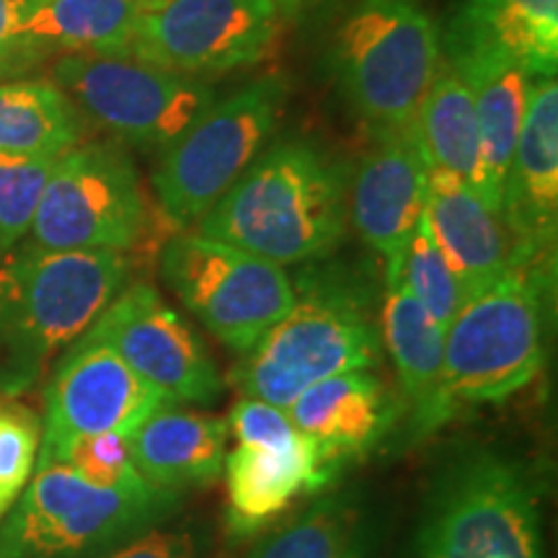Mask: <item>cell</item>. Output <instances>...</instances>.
Segmentation results:
<instances>
[{
	"mask_svg": "<svg viewBox=\"0 0 558 558\" xmlns=\"http://www.w3.org/2000/svg\"><path fill=\"white\" fill-rule=\"evenodd\" d=\"M352 169L311 140H284L262 153L197 222L279 267L329 256L349 228Z\"/></svg>",
	"mask_w": 558,
	"mask_h": 558,
	"instance_id": "1",
	"label": "cell"
},
{
	"mask_svg": "<svg viewBox=\"0 0 558 558\" xmlns=\"http://www.w3.org/2000/svg\"><path fill=\"white\" fill-rule=\"evenodd\" d=\"M399 558H550L541 473L499 445L452 450L424 486Z\"/></svg>",
	"mask_w": 558,
	"mask_h": 558,
	"instance_id": "2",
	"label": "cell"
},
{
	"mask_svg": "<svg viewBox=\"0 0 558 558\" xmlns=\"http://www.w3.org/2000/svg\"><path fill=\"white\" fill-rule=\"evenodd\" d=\"M130 277L128 254L21 243L0 259V393H26Z\"/></svg>",
	"mask_w": 558,
	"mask_h": 558,
	"instance_id": "3",
	"label": "cell"
},
{
	"mask_svg": "<svg viewBox=\"0 0 558 558\" xmlns=\"http://www.w3.org/2000/svg\"><path fill=\"white\" fill-rule=\"evenodd\" d=\"M556 262L512 267L445 329L435 435L465 409L512 399L546 369Z\"/></svg>",
	"mask_w": 558,
	"mask_h": 558,
	"instance_id": "4",
	"label": "cell"
},
{
	"mask_svg": "<svg viewBox=\"0 0 558 558\" xmlns=\"http://www.w3.org/2000/svg\"><path fill=\"white\" fill-rule=\"evenodd\" d=\"M329 62L347 104L375 135L401 132L442 68V29L427 0H357L333 32Z\"/></svg>",
	"mask_w": 558,
	"mask_h": 558,
	"instance_id": "5",
	"label": "cell"
},
{
	"mask_svg": "<svg viewBox=\"0 0 558 558\" xmlns=\"http://www.w3.org/2000/svg\"><path fill=\"white\" fill-rule=\"evenodd\" d=\"M380 357V326L365 295L344 279L318 277L295 298L288 316L241 354L233 386L243 399L288 409L313 383L349 369H375Z\"/></svg>",
	"mask_w": 558,
	"mask_h": 558,
	"instance_id": "6",
	"label": "cell"
},
{
	"mask_svg": "<svg viewBox=\"0 0 558 558\" xmlns=\"http://www.w3.org/2000/svg\"><path fill=\"white\" fill-rule=\"evenodd\" d=\"M184 494L153 484L101 488L65 465L34 469L0 520V558H104L177 518Z\"/></svg>",
	"mask_w": 558,
	"mask_h": 558,
	"instance_id": "7",
	"label": "cell"
},
{
	"mask_svg": "<svg viewBox=\"0 0 558 558\" xmlns=\"http://www.w3.org/2000/svg\"><path fill=\"white\" fill-rule=\"evenodd\" d=\"M288 104V83L271 73L215 99L173 140L153 173L160 213L179 230L205 218L267 150Z\"/></svg>",
	"mask_w": 558,
	"mask_h": 558,
	"instance_id": "8",
	"label": "cell"
},
{
	"mask_svg": "<svg viewBox=\"0 0 558 558\" xmlns=\"http://www.w3.org/2000/svg\"><path fill=\"white\" fill-rule=\"evenodd\" d=\"M226 424L235 437L222 465L230 541H248L277 525L300 499L326 492L341 471L288 411L267 401L241 399Z\"/></svg>",
	"mask_w": 558,
	"mask_h": 558,
	"instance_id": "9",
	"label": "cell"
},
{
	"mask_svg": "<svg viewBox=\"0 0 558 558\" xmlns=\"http://www.w3.org/2000/svg\"><path fill=\"white\" fill-rule=\"evenodd\" d=\"M160 275L181 305L239 357L288 316L298 298L288 269L197 230H179L166 243Z\"/></svg>",
	"mask_w": 558,
	"mask_h": 558,
	"instance_id": "10",
	"label": "cell"
},
{
	"mask_svg": "<svg viewBox=\"0 0 558 558\" xmlns=\"http://www.w3.org/2000/svg\"><path fill=\"white\" fill-rule=\"evenodd\" d=\"M52 83L83 120L143 150H166L215 101L207 81L135 54H60Z\"/></svg>",
	"mask_w": 558,
	"mask_h": 558,
	"instance_id": "11",
	"label": "cell"
},
{
	"mask_svg": "<svg viewBox=\"0 0 558 558\" xmlns=\"http://www.w3.org/2000/svg\"><path fill=\"white\" fill-rule=\"evenodd\" d=\"M148 233V199L120 145L88 143L62 153L41 192L29 243L52 251L128 254Z\"/></svg>",
	"mask_w": 558,
	"mask_h": 558,
	"instance_id": "12",
	"label": "cell"
},
{
	"mask_svg": "<svg viewBox=\"0 0 558 558\" xmlns=\"http://www.w3.org/2000/svg\"><path fill=\"white\" fill-rule=\"evenodd\" d=\"M279 29L275 0H166L145 9L130 54L205 81L259 65Z\"/></svg>",
	"mask_w": 558,
	"mask_h": 558,
	"instance_id": "13",
	"label": "cell"
},
{
	"mask_svg": "<svg viewBox=\"0 0 558 558\" xmlns=\"http://www.w3.org/2000/svg\"><path fill=\"white\" fill-rule=\"evenodd\" d=\"M86 337L120 354L132 373L173 407H213L226 393L207 347L148 282L124 284Z\"/></svg>",
	"mask_w": 558,
	"mask_h": 558,
	"instance_id": "14",
	"label": "cell"
},
{
	"mask_svg": "<svg viewBox=\"0 0 558 558\" xmlns=\"http://www.w3.org/2000/svg\"><path fill=\"white\" fill-rule=\"evenodd\" d=\"M169 401L124 365L107 344L83 337L68 347L45 393V427L37 465L81 437H130Z\"/></svg>",
	"mask_w": 558,
	"mask_h": 558,
	"instance_id": "15",
	"label": "cell"
},
{
	"mask_svg": "<svg viewBox=\"0 0 558 558\" xmlns=\"http://www.w3.org/2000/svg\"><path fill=\"white\" fill-rule=\"evenodd\" d=\"M514 262H556L558 233V83L556 75L530 81L527 107L505 177L499 205Z\"/></svg>",
	"mask_w": 558,
	"mask_h": 558,
	"instance_id": "16",
	"label": "cell"
},
{
	"mask_svg": "<svg viewBox=\"0 0 558 558\" xmlns=\"http://www.w3.org/2000/svg\"><path fill=\"white\" fill-rule=\"evenodd\" d=\"M349 181V226L386 264L399 262L427 202L429 166L414 130L383 132Z\"/></svg>",
	"mask_w": 558,
	"mask_h": 558,
	"instance_id": "17",
	"label": "cell"
},
{
	"mask_svg": "<svg viewBox=\"0 0 558 558\" xmlns=\"http://www.w3.org/2000/svg\"><path fill=\"white\" fill-rule=\"evenodd\" d=\"M284 411L339 469L369 456L401 418L399 396L375 369H349L313 383Z\"/></svg>",
	"mask_w": 558,
	"mask_h": 558,
	"instance_id": "18",
	"label": "cell"
},
{
	"mask_svg": "<svg viewBox=\"0 0 558 558\" xmlns=\"http://www.w3.org/2000/svg\"><path fill=\"white\" fill-rule=\"evenodd\" d=\"M386 518L362 486L320 492L279 525L264 530L243 558H380Z\"/></svg>",
	"mask_w": 558,
	"mask_h": 558,
	"instance_id": "19",
	"label": "cell"
},
{
	"mask_svg": "<svg viewBox=\"0 0 558 558\" xmlns=\"http://www.w3.org/2000/svg\"><path fill=\"white\" fill-rule=\"evenodd\" d=\"M424 218L469 300L518 267L499 209L456 177L429 169Z\"/></svg>",
	"mask_w": 558,
	"mask_h": 558,
	"instance_id": "20",
	"label": "cell"
},
{
	"mask_svg": "<svg viewBox=\"0 0 558 558\" xmlns=\"http://www.w3.org/2000/svg\"><path fill=\"white\" fill-rule=\"evenodd\" d=\"M380 341L399 380L407 437L422 442L435 435V409L445 365V329L422 308L399 277H386Z\"/></svg>",
	"mask_w": 558,
	"mask_h": 558,
	"instance_id": "21",
	"label": "cell"
},
{
	"mask_svg": "<svg viewBox=\"0 0 558 558\" xmlns=\"http://www.w3.org/2000/svg\"><path fill=\"white\" fill-rule=\"evenodd\" d=\"M442 58L465 81L473 96L488 194L499 209L533 75L507 54L471 41L442 39Z\"/></svg>",
	"mask_w": 558,
	"mask_h": 558,
	"instance_id": "22",
	"label": "cell"
},
{
	"mask_svg": "<svg viewBox=\"0 0 558 558\" xmlns=\"http://www.w3.org/2000/svg\"><path fill=\"white\" fill-rule=\"evenodd\" d=\"M228 439L222 418L169 403L145 418L128 445L137 473L148 484L186 494L222 476Z\"/></svg>",
	"mask_w": 558,
	"mask_h": 558,
	"instance_id": "23",
	"label": "cell"
},
{
	"mask_svg": "<svg viewBox=\"0 0 558 558\" xmlns=\"http://www.w3.org/2000/svg\"><path fill=\"white\" fill-rule=\"evenodd\" d=\"M145 0H37L19 32L16 65L45 54H130Z\"/></svg>",
	"mask_w": 558,
	"mask_h": 558,
	"instance_id": "24",
	"label": "cell"
},
{
	"mask_svg": "<svg viewBox=\"0 0 558 558\" xmlns=\"http://www.w3.org/2000/svg\"><path fill=\"white\" fill-rule=\"evenodd\" d=\"M442 39L492 47L533 78L556 75L558 0H460Z\"/></svg>",
	"mask_w": 558,
	"mask_h": 558,
	"instance_id": "25",
	"label": "cell"
},
{
	"mask_svg": "<svg viewBox=\"0 0 558 558\" xmlns=\"http://www.w3.org/2000/svg\"><path fill=\"white\" fill-rule=\"evenodd\" d=\"M411 130H414L418 148H422V156L432 171H442L463 181L465 186H471L497 209L486 184L484 150H481V130L473 96L465 81L448 62H442L435 81H432Z\"/></svg>",
	"mask_w": 558,
	"mask_h": 558,
	"instance_id": "26",
	"label": "cell"
},
{
	"mask_svg": "<svg viewBox=\"0 0 558 558\" xmlns=\"http://www.w3.org/2000/svg\"><path fill=\"white\" fill-rule=\"evenodd\" d=\"M83 137V117L52 81L0 83V153L62 156Z\"/></svg>",
	"mask_w": 558,
	"mask_h": 558,
	"instance_id": "27",
	"label": "cell"
},
{
	"mask_svg": "<svg viewBox=\"0 0 558 558\" xmlns=\"http://www.w3.org/2000/svg\"><path fill=\"white\" fill-rule=\"evenodd\" d=\"M383 271H386V277H399L442 329H448L450 320L469 303V292L463 290L456 269L450 267L448 256L442 254L435 235H432L424 215L416 222L407 246H403L399 262L386 264Z\"/></svg>",
	"mask_w": 558,
	"mask_h": 558,
	"instance_id": "28",
	"label": "cell"
},
{
	"mask_svg": "<svg viewBox=\"0 0 558 558\" xmlns=\"http://www.w3.org/2000/svg\"><path fill=\"white\" fill-rule=\"evenodd\" d=\"M58 158L0 153V259L29 239L41 192Z\"/></svg>",
	"mask_w": 558,
	"mask_h": 558,
	"instance_id": "29",
	"label": "cell"
},
{
	"mask_svg": "<svg viewBox=\"0 0 558 558\" xmlns=\"http://www.w3.org/2000/svg\"><path fill=\"white\" fill-rule=\"evenodd\" d=\"M45 465H65V469L78 473L83 481L101 488H135L148 484L135 469L128 437L120 435L73 439L54 452ZM45 465H37V469H45Z\"/></svg>",
	"mask_w": 558,
	"mask_h": 558,
	"instance_id": "30",
	"label": "cell"
},
{
	"mask_svg": "<svg viewBox=\"0 0 558 558\" xmlns=\"http://www.w3.org/2000/svg\"><path fill=\"white\" fill-rule=\"evenodd\" d=\"M39 424L26 409L0 407V520L16 505L34 476L39 456Z\"/></svg>",
	"mask_w": 558,
	"mask_h": 558,
	"instance_id": "31",
	"label": "cell"
},
{
	"mask_svg": "<svg viewBox=\"0 0 558 558\" xmlns=\"http://www.w3.org/2000/svg\"><path fill=\"white\" fill-rule=\"evenodd\" d=\"M209 535L199 522L171 518L104 558H207Z\"/></svg>",
	"mask_w": 558,
	"mask_h": 558,
	"instance_id": "32",
	"label": "cell"
},
{
	"mask_svg": "<svg viewBox=\"0 0 558 558\" xmlns=\"http://www.w3.org/2000/svg\"><path fill=\"white\" fill-rule=\"evenodd\" d=\"M37 0H0V73L16 65L19 32Z\"/></svg>",
	"mask_w": 558,
	"mask_h": 558,
	"instance_id": "33",
	"label": "cell"
},
{
	"mask_svg": "<svg viewBox=\"0 0 558 558\" xmlns=\"http://www.w3.org/2000/svg\"><path fill=\"white\" fill-rule=\"evenodd\" d=\"M275 3L279 5V11H300L305 5L318 3V0H275Z\"/></svg>",
	"mask_w": 558,
	"mask_h": 558,
	"instance_id": "34",
	"label": "cell"
},
{
	"mask_svg": "<svg viewBox=\"0 0 558 558\" xmlns=\"http://www.w3.org/2000/svg\"><path fill=\"white\" fill-rule=\"evenodd\" d=\"M148 5H158V3H166V0H145Z\"/></svg>",
	"mask_w": 558,
	"mask_h": 558,
	"instance_id": "35",
	"label": "cell"
}]
</instances>
